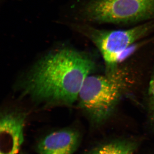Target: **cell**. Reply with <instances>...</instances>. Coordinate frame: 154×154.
Instances as JSON below:
<instances>
[{"label":"cell","instance_id":"6da1fadb","mask_svg":"<svg viewBox=\"0 0 154 154\" xmlns=\"http://www.w3.org/2000/svg\"><path fill=\"white\" fill-rule=\"evenodd\" d=\"M95 68L89 55L73 48L55 50L42 58L21 82L22 96L45 106H72Z\"/></svg>","mask_w":154,"mask_h":154},{"label":"cell","instance_id":"7a4b0ae2","mask_svg":"<svg viewBox=\"0 0 154 154\" xmlns=\"http://www.w3.org/2000/svg\"><path fill=\"white\" fill-rule=\"evenodd\" d=\"M125 72L113 71L105 75H90L78 97V105L93 121H102L111 113L128 86Z\"/></svg>","mask_w":154,"mask_h":154},{"label":"cell","instance_id":"3957f363","mask_svg":"<svg viewBox=\"0 0 154 154\" xmlns=\"http://www.w3.org/2000/svg\"><path fill=\"white\" fill-rule=\"evenodd\" d=\"M77 14L78 19L94 23H138L154 18V0H89Z\"/></svg>","mask_w":154,"mask_h":154},{"label":"cell","instance_id":"277c9868","mask_svg":"<svg viewBox=\"0 0 154 154\" xmlns=\"http://www.w3.org/2000/svg\"><path fill=\"white\" fill-rule=\"evenodd\" d=\"M75 30L88 36L101 52L107 65L113 67L128 48L154 28V23L146 22L126 30H98L88 25L76 24Z\"/></svg>","mask_w":154,"mask_h":154},{"label":"cell","instance_id":"5b68a950","mask_svg":"<svg viewBox=\"0 0 154 154\" xmlns=\"http://www.w3.org/2000/svg\"><path fill=\"white\" fill-rule=\"evenodd\" d=\"M26 115L18 111L1 113L0 154H19L24 141Z\"/></svg>","mask_w":154,"mask_h":154},{"label":"cell","instance_id":"8992f818","mask_svg":"<svg viewBox=\"0 0 154 154\" xmlns=\"http://www.w3.org/2000/svg\"><path fill=\"white\" fill-rule=\"evenodd\" d=\"M81 141L80 134L76 130L66 128L59 130L48 134L37 146L38 154H74Z\"/></svg>","mask_w":154,"mask_h":154},{"label":"cell","instance_id":"52a82bcc","mask_svg":"<svg viewBox=\"0 0 154 154\" xmlns=\"http://www.w3.org/2000/svg\"><path fill=\"white\" fill-rule=\"evenodd\" d=\"M134 146L124 142L115 143L100 147L91 154H132Z\"/></svg>","mask_w":154,"mask_h":154},{"label":"cell","instance_id":"ba28073f","mask_svg":"<svg viewBox=\"0 0 154 154\" xmlns=\"http://www.w3.org/2000/svg\"><path fill=\"white\" fill-rule=\"evenodd\" d=\"M149 93L154 102V76L150 82L149 86Z\"/></svg>","mask_w":154,"mask_h":154},{"label":"cell","instance_id":"9c48e42d","mask_svg":"<svg viewBox=\"0 0 154 154\" xmlns=\"http://www.w3.org/2000/svg\"><path fill=\"white\" fill-rule=\"evenodd\" d=\"M21 154H28L25 153H24V152H22Z\"/></svg>","mask_w":154,"mask_h":154}]
</instances>
